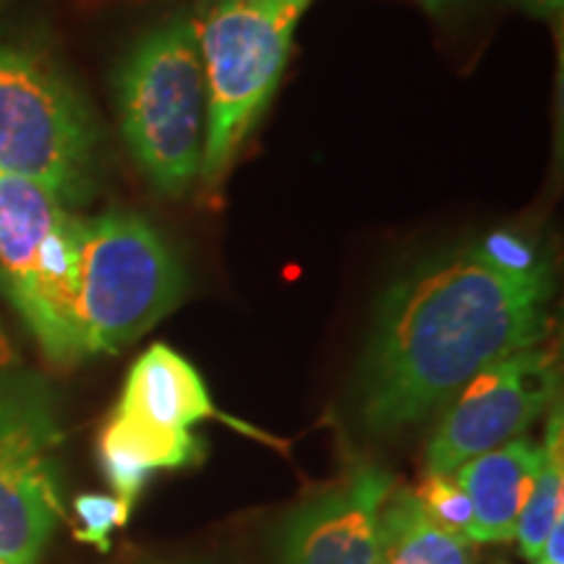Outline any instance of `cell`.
<instances>
[{
    "label": "cell",
    "instance_id": "6da1fadb",
    "mask_svg": "<svg viewBox=\"0 0 564 564\" xmlns=\"http://www.w3.org/2000/svg\"><path fill=\"white\" fill-rule=\"evenodd\" d=\"M552 274L510 278L474 249L436 259L394 282L358 369L356 411L369 434L413 426L476 373L549 333Z\"/></svg>",
    "mask_w": 564,
    "mask_h": 564
},
{
    "label": "cell",
    "instance_id": "7a4b0ae2",
    "mask_svg": "<svg viewBox=\"0 0 564 564\" xmlns=\"http://www.w3.org/2000/svg\"><path fill=\"white\" fill-rule=\"evenodd\" d=\"M312 0H204L194 30L207 84L199 178L220 186L282 79L293 30Z\"/></svg>",
    "mask_w": 564,
    "mask_h": 564
},
{
    "label": "cell",
    "instance_id": "3957f363",
    "mask_svg": "<svg viewBox=\"0 0 564 564\" xmlns=\"http://www.w3.org/2000/svg\"><path fill=\"white\" fill-rule=\"evenodd\" d=\"M118 116L141 171L165 194L199 178L207 84L192 17L147 32L118 70Z\"/></svg>",
    "mask_w": 564,
    "mask_h": 564
},
{
    "label": "cell",
    "instance_id": "277c9868",
    "mask_svg": "<svg viewBox=\"0 0 564 564\" xmlns=\"http://www.w3.org/2000/svg\"><path fill=\"white\" fill-rule=\"evenodd\" d=\"M97 150L95 116L51 55L0 34V173L70 207L95 192Z\"/></svg>",
    "mask_w": 564,
    "mask_h": 564
},
{
    "label": "cell",
    "instance_id": "5b68a950",
    "mask_svg": "<svg viewBox=\"0 0 564 564\" xmlns=\"http://www.w3.org/2000/svg\"><path fill=\"white\" fill-rule=\"evenodd\" d=\"M186 272L152 225L126 212L84 220L82 356H112L178 306Z\"/></svg>",
    "mask_w": 564,
    "mask_h": 564
},
{
    "label": "cell",
    "instance_id": "8992f818",
    "mask_svg": "<svg viewBox=\"0 0 564 564\" xmlns=\"http://www.w3.org/2000/svg\"><path fill=\"white\" fill-rule=\"evenodd\" d=\"M63 426L51 384L0 371V560L37 564L66 518L61 494Z\"/></svg>",
    "mask_w": 564,
    "mask_h": 564
},
{
    "label": "cell",
    "instance_id": "52a82bcc",
    "mask_svg": "<svg viewBox=\"0 0 564 564\" xmlns=\"http://www.w3.org/2000/svg\"><path fill=\"white\" fill-rule=\"evenodd\" d=\"M556 394L552 350L525 348L476 373L453 398L426 447L429 474H455L463 463L518 440Z\"/></svg>",
    "mask_w": 564,
    "mask_h": 564
},
{
    "label": "cell",
    "instance_id": "ba28073f",
    "mask_svg": "<svg viewBox=\"0 0 564 564\" xmlns=\"http://www.w3.org/2000/svg\"><path fill=\"white\" fill-rule=\"evenodd\" d=\"M392 489L387 470L366 465L301 505L282 528L278 564H377L382 510Z\"/></svg>",
    "mask_w": 564,
    "mask_h": 564
},
{
    "label": "cell",
    "instance_id": "9c48e42d",
    "mask_svg": "<svg viewBox=\"0 0 564 564\" xmlns=\"http://www.w3.org/2000/svg\"><path fill=\"white\" fill-rule=\"evenodd\" d=\"M116 413L165 432H192L194 423L225 421L236 432L280 447V442L270 440L259 429L217 411L202 373L165 343L152 345L131 366Z\"/></svg>",
    "mask_w": 564,
    "mask_h": 564
},
{
    "label": "cell",
    "instance_id": "30bf717a",
    "mask_svg": "<svg viewBox=\"0 0 564 564\" xmlns=\"http://www.w3.org/2000/svg\"><path fill=\"white\" fill-rule=\"evenodd\" d=\"M541 447L528 436L505 442L463 463L453 478L460 484L474 507L470 544H510L518 531L528 494H531L535 470H539Z\"/></svg>",
    "mask_w": 564,
    "mask_h": 564
},
{
    "label": "cell",
    "instance_id": "8fae6325",
    "mask_svg": "<svg viewBox=\"0 0 564 564\" xmlns=\"http://www.w3.org/2000/svg\"><path fill=\"white\" fill-rule=\"evenodd\" d=\"M97 455L112 494L133 507L154 470L199 465L207 447L192 432H165L112 411L97 442Z\"/></svg>",
    "mask_w": 564,
    "mask_h": 564
},
{
    "label": "cell",
    "instance_id": "7c38bea8",
    "mask_svg": "<svg viewBox=\"0 0 564 564\" xmlns=\"http://www.w3.org/2000/svg\"><path fill=\"white\" fill-rule=\"evenodd\" d=\"M377 564H474V554L468 541L426 518L413 489H392L382 510Z\"/></svg>",
    "mask_w": 564,
    "mask_h": 564
},
{
    "label": "cell",
    "instance_id": "4fadbf2b",
    "mask_svg": "<svg viewBox=\"0 0 564 564\" xmlns=\"http://www.w3.org/2000/svg\"><path fill=\"white\" fill-rule=\"evenodd\" d=\"M539 447V470H535L531 494H528L518 520V531H514L520 554L531 562L539 560L549 531L556 520L564 518V434L560 408L549 415L544 442Z\"/></svg>",
    "mask_w": 564,
    "mask_h": 564
},
{
    "label": "cell",
    "instance_id": "5bb4252c",
    "mask_svg": "<svg viewBox=\"0 0 564 564\" xmlns=\"http://www.w3.org/2000/svg\"><path fill=\"white\" fill-rule=\"evenodd\" d=\"M413 494L434 525L468 541L470 525H474V507H470V499L465 497L453 474H426Z\"/></svg>",
    "mask_w": 564,
    "mask_h": 564
},
{
    "label": "cell",
    "instance_id": "9a60e30c",
    "mask_svg": "<svg viewBox=\"0 0 564 564\" xmlns=\"http://www.w3.org/2000/svg\"><path fill=\"white\" fill-rule=\"evenodd\" d=\"M133 507L118 499L116 494H79L74 499V514L79 525L74 539L95 546L97 552H110V535L131 520Z\"/></svg>",
    "mask_w": 564,
    "mask_h": 564
},
{
    "label": "cell",
    "instance_id": "2e32d148",
    "mask_svg": "<svg viewBox=\"0 0 564 564\" xmlns=\"http://www.w3.org/2000/svg\"><path fill=\"white\" fill-rule=\"evenodd\" d=\"M474 253L484 264H489L491 270L510 274V278H535V274L549 272L535 246L507 230H497L486 236L481 243L474 246Z\"/></svg>",
    "mask_w": 564,
    "mask_h": 564
},
{
    "label": "cell",
    "instance_id": "e0dca14e",
    "mask_svg": "<svg viewBox=\"0 0 564 564\" xmlns=\"http://www.w3.org/2000/svg\"><path fill=\"white\" fill-rule=\"evenodd\" d=\"M539 564H564V518L556 520L552 531H549L544 546H541Z\"/></svg>",
    "mask_w": 564,
    "mask_h": 564
},
{
    "label": "cell",
    "instance_id": "ac0fdd59",
    "mask_svg": "<svg viewBox=\"0 0 564 564\" xmlns=\"http://www.w3.org/2000/svg\"><path fill=\"white\" fill-rule=\"evenodd\" d=\"M514 3H520L528 13H533V17H544V19H556L562 13V6L564 0H514Z\"/></svg>",
    "mask_w": 564,
    "mask_h": 564
},
{
    "label": "cell",
    "instance_id": "d6986e66",
    "mask_svg": "<svg viewBox=\"0 0 564 564\" xmlns=\"http://www.w3.org/2000/svg\"><path fill=\"white\" fill-rule=\"evenodd\" d=\"M421 3H423V9L432 11V13H447V11H453L455 6H460L463 0H421Z\"/></svg>",
    "mask_w": 564,
    "mask_h": 564
},
{
    "label": "cell",
    "instance_id": "ffe728a7",
    "mask_svg": "<svg viewBox=\"0 0 564 564\" xmlns=\"http://www.w3.org/2000/svg\"><path fill=\"white\" fill-rule=\"evenodd\" d=\"M11 364H13V350H11V343H9V337L3 335V329H0V371L9 369Z\"/></svg>",
    "mask_w": 564,
    "mask_h": 564
},
{
    "label": "cell",
    "instance_id": "44dd1931",
    "mask_svg": "<svg viewBox=\"0 0 564 564\" xmlns=\"http://www.w3.org/2000/svg\"><path fill=\"white\" fill-rule=\"evenodd\" d=\"M0 564H9V562H3V560H0Z\"/></svg>",
    "mask_w": 564,
    "mask_h": 564
},
{
    "label": "cell",
    "instance_id": "7402d4cb",
    "mask_svg": "<svg viewBox=\"0 0 564 564\" xmlns=\"http://www.w3.org/2000/svg\"><path fill=\"white\" fill-rule=\"evenodd\" d=\"M6 3V0H0V6H3Z\"/></svg>",
    "mask_w": 564,
    "mask_h": 564
}]
</instances>
